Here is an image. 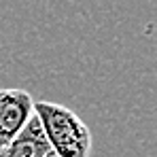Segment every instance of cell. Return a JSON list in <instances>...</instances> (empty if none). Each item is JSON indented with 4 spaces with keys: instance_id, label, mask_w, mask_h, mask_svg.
I'll list each match as a JSON object with an SVG mask.
<instances>
[{
    "instance_id": "6da1fadb",
    "label": "cell",
    "mask_w": 157,
    "mask_h": 157,
    "mask_svg": "<svg viewBox=\"0 0 157 157\" xmlns=\"http://www.w3.org/2000/svg\"><path fill=\"white\" fill-rule=\"evenodd\" d=\"M34 115L38 117L49 147L57 157H89L91 132L75 110L55 102H34Z\"/></svg>"
},
{
    "instance_id": "7a4b0ae2",
    "label": "cell",
    "mask_w": 157,
    "mask_h": 157,
    "mask_svg": "<svg viewBox=\"0 0 157 157\" xmlns=\"http://www.w3.org/2000/svg\"><path fill=\"white\" fill-rule=\"evenodd\" d=\"M34 115V98L19 87L0 89V153Z\"/></svg>"
},
{
    "instance_id": "3957f363",
    "label": "cell",
    "mask_w": 157,
    "mask_h": 157,
    "mask_svg": "<svg viewBox=\"0 0 157 157\" xmlns=\"http://www.w3.org/2000/svg\"><path fill=\"white\" fill-rule=\"evenodd\" d=\"M51 153L49 140L36 115L30 117L24 130L19 132L0 153V157H47Z\"/></svg>"
},
{
    "instance_id": "277c9868",
    "label": "cell",
    "mask_w": 157,
    "mask_h": 157,
    "mask_svg": "<svg viewBox=\"0 0 157 157\" xmlns=\"http://www.w3.org/2000/svg\"><path fill=\"white\" fill-rule=\"evenodd\" d=\"M47 157H57V155H55V153H53V151H51V153H49V155H47Z\"/></svg>"
}]
</instances>
